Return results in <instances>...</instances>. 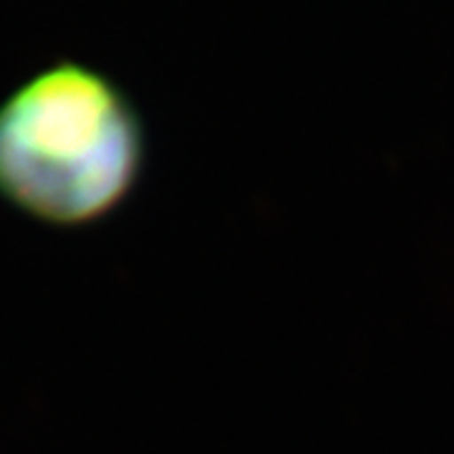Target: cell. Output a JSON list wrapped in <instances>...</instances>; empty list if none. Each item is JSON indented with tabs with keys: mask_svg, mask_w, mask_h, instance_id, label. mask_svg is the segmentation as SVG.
<instances>
[{
	"mask_svg": "<svg viewBox=\"0 0 454 454\" xmlns=\"http://www.w3.org/2000/svg\"><path fill=\"white\" fill-rule=\"evenodd\" d=\"M145 162L142 121L104 74L76 61L38 71L0 104V195L53 225L121 205Z\"/></svg>",
	"mask_w": 454,
	"mask_h": 454,
	"instance_id": "1",
	"label": "cell"
}]
</instances>
